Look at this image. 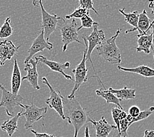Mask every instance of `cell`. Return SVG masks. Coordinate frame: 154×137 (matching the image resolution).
I'll list each match as a JSON object with an SVG mask.
<instances>
[{"label": "cell", "instance_id": "cell-2", "mask_svg": "<svg viewBox=\"0 0 154 137\" xmlns=\"http://www.w3.org/2000/svg\"><path fill=\"white\" fill-rule=\"evenodd\" d=\"M121 33V28H118L116 34L104 41L97 47L98 54L106 61L113 64L122 63V54L116 44L117 38Z\"/></svg>", "mask_w": 154, "mask_h": 137}, {"label": "cell", "instance_id": "cell-17", "mask_svg": "<svg viewBox=\"0 0 154 137\" xmlns=\"http://www.w3.org/2000/svg\"><path fill=\"white\" fill-rule=\"evenodd\" d=\"M117 69L121 71L136 73L146 78L154 77V69L148 66L140 65L134 68H125L119 65L117 67Z\"/></svg>", "mask_w": 154, "mask_h": 137}, {"label": "cell", "instance_id": "cell-26", "mask_svg": "<svg viewBox=\"0 0 154 137\" xmlns=\"http://www.w3.org/2000/svg\"><path fill=\"white\" fill-rule=\"evenodd\" d=\"M81 22H82V24L81 27L78 28V31H80L81 29L83 28H91L93 27V25L96 23V22H94L93 18L91 17L89 13L86 14L85 16H83L82 18H81Z\"/></svg>", "mask_w": 154, "mask_h": 137}, {"label": "cell", "instance_id": "cell-1", "mask_svg": "<svg viewBox=\"0 0 154 137\" xmlns=\"http://www.w3.org/2000/svg\"><path fill=\"white\" fill-rule=\"evenodd\" d=\"M64 106V114L69 124L74 128V137H78V132L84 125L89 123L90 112L83 108L75 98L68 99L62 96Z\"/></svg>", "mask_w": 154, "mask_h": 137}, {"label": "cell", "instance_id": "cell-33", "mask_svg": "<svg viewBox=\"0 0 154 137\" xmlns=\"http://www.w3.org/2000/svg\"><path fill=\"white\" fill-rule=\"evenodd\" d=\"M125 136H125V135H123L119 133L118 131H117L116 133H114L111 137H125Z\"/></svg>", "mask_w": 154, "mask_h": 137}, {"label": "cell", "instance_id": "cell-35", "mask_svg": "<svg viewBox=\"0 0 154 137\" xmlns=\"http://www.w3.org/2000/svg\"><path fill=\"white\" fill-rule=\"evenodd\" d=\"M85 137H91L89 133V129L88 127H86L85 130Z\"/></svg>", "mask_w": 154, "mask_h": 137}, {"label": "cell", "instance_id": "cell-13", "mask_svg": "<svg viewBox=\"0 0 154 137\" xmlns=\"http://www.w3.org/2000/svg\"><path fill=\"white\" fill-rule=\"evenodd\" d=\"M20 46L16 47L11 40H5L0 42V65L3 66L7 60H11L15 55Z\"/></svg>", "mask_w": 154, "mask_h": 137}, {"label": "cell", "instance_id": "cell-18", "mask_svg": "<svg viewBox=\"0 0 154 137\" xmlns=\"http://www.w3.org/2000/svg\"><path fill=\"white\" fill-rule=\"evenodd\" d=\"M152 23V21L150 18L148 17L147 11L144 9L143 11L139 14L138 21L137 27L135 29V31H138L139 32V34H147V32L150 30V24Z\"/></svg>", "mask_w": 154, "mask_h": 137}, {"label": "cell", "instance_id": "cell-9", "mask_svg": "<svg viewBox=\"0 0 154 137\" xmlns=\"http://www.w3.org/2000/svg\"><path fill=\"white\" fill-rule=\"evenodd\" d=\"M2 95L0 101V107H5L8 116L13 117L14 108L19 106L21 102L23 100V96L19 94H13L12 92L7 90L4 86L2 88Z\"/></svg>", "mask_w": 154, "mask_h": 137}, {"label": "cell", "instance_id": "cell-8", "mask_svg": "<svg viewBox=\"0 0 154 137\" xmlns=\"http://www.w3.org/2000/svg\"><path fill=\"white\" fill-rule=\"evenodd\" d=\"M42 80L44 84L49 87L50 90V97L46 99V103L50 108L55 110L62 119L65 120L66 117L64 114V106L63 101H62V96H63L61 94L60 91L57 92L54 89L45 77H43Z\"/></svg>", "mask_w": 154, "mask_h": 137}, {"label": "cell", "instance_id": "cell-12", "mask_svg": "<svg viewBox=\"0 0 154 137\" xmlns=\"http://www.w3.org/2000/svg\"><path fill=\"white\" fill-rule=\"evenodd\" d=\"M35 58L36 61H38V62H41L42 64L47 65L51 71L59 73L61 75H63L66 79L74 81L72 79V77L70 75H67L64 72L65 69H69L70 67V63L69 62H66L65 64H60V63L58 62L48 60L45 56L42 55H39L38 56H35Z\"/></svg>", "mask_w": 154, "mask_h": 137}, {"label": "cell", "instance_id": "cell-28", "mask_svg": "<svg viewBox=\"0 0 154 137\" xmlns=\"http://www.w3.org/2000/svg\"><path fill=\"white\" fill-rule=\"evenodd\" d=\"M93 0H79V7L86 9L87 10H93V11L98 15L97 11L94 8Z\"/></svg>", "mask_w": 154, "mask_h": 137}, {"label": "cell", "instance_id": "cell-37", "mask_svg": "<svg viewBox=\"0 0 154 137\" xmlns=\"http://www.w3.org/2000/svg\"><path fill=\"white\" fill-rule=\"evenodd\" d=\"M3 87V86L2 85V84H0V88H1V89H2Z\"/></svg>", "mask_w": 154, "mask_h": 137}, {"label": "cell", "instance_id": "cell-36", "mask_svg": "<svg viewBox=\"0 0 154 137\" xmlns=\"http://www.w3.org/2000/svg\"><path fill=\"white\" fill-rule=\"evenodd\" d=\"M32 3L33 5H34V6L39 7V5H38V0H32Z\"/></svg>", "mask_w": 154, "mask_h": 137}, {"label": "cell", "instance_id": "cell-32", "mask_svg": "<svg viewBox=\"0 0 154 137\" xmlns=\"http://www.w3.org/2000/svg\"><path fill=\"white\" fill-rule=\"evenodd\" d=\"M143 137H154V131L146 130Z\"/></svg>", "mask_w": 154, "mask_h": 137}, {"label": "cell", "instance_id": "cell-34", "mask_svg": "<svg viewBox=\"0 0 154 137\" xmlns=\"http://www.w3.org/2000/svg\"><path fill=\"white\" fill-rule=\"evenodd\" d=\"M152 28L153 29V32H152V50L153 51V52H154V24L152 26Z\"/></svg>", "mask_w": 154, "mask_h": 137}, {"label": "cell", "instance_id": "cell-40", "mask_svg": "<svg viewBox=\"0 0 154 137\" xmlns=\"http://www.w3.org/2000/svg\"><path fill=\"white\" fill-rule=\"evenodd\" d=\"M125 137H129V136H125Z\"/></svg>", "mask_w": 154, "mask_h": 137}, {"label": "cell", "instance_id": "cell-31", "mask_svg": "<svg viewBox=\"0 0 154 137\" xmlns=\"http://www.w3.org/2000/svg\"><path fill=\"white\" fill-rule=\"evenodd\" d=\"M148 7L149 8H150L152 9V15H153L154 16V2H149V5H148ZM154 24V19H153V21L152 22V23H151V24H150V27H149V28L151 29L152 28V26Z\"/></svg>", "mask_w": 154, "mask_h": 137}, {"label": "cell", "instance_id": "cell-15", "mask_svg": "<svg viewBox=\"0 0 154 137\" xmlns=\"http://www.w3.org/2000/svg\"><path fill=\"white\" fill-rule=\"evenodd\" d=\"M21 74L18 62L16 59L14 60L13 69L11 80V92L13 94L17 95L19 93L21 86Z\"/></svg>", "mask_w": 154, "mask_h": 137}, {"label": "cell", "instance_id": "cell-24", "mask_svg": "<svg viewBox=\"0 0 154 137\" xmlns=\"http://www.w3.org/2000/svg\"><path fill=\"white\" fill-rule=\"evenodd\" d=\"M13 34V28L11 24V17H7L0 27V39L7 38Z\"/></svg>", "mask_w": 154, "mask_h": 137}, {"label": "cell", "instance_id": "cell-20", "mask_svg": "<svg viewBox=\"0 0 154 137\" xmlns=\"http://www.w3.org/2000/svg\"><path fill=\"white\" fill-rule=\"evenodd\" d=\"M108 90L114 94L120 101L129 100V99H134L136 97V90L129 88L127 86H125L122 89L120 90H115L110 87L109 88Z\"/></svg>", "mask_w": 154, "mask_h": 137}, {"label": "cell", "instance_id": "cell-29", "mask_svg": "<svg viewBox=\"0 0 154 137\" xmlns=\"http://www.w3.org/2000/svg\"><path fill=\"white\" fill-rule=\"evenodd\" d=\"M140 112L141 111L138 106H133L129 109V115H130L131 117L134 118V117H137L138 115L140 114Z\"/></svg>", "mask_w": 154, "mask_h": 137}, {"label": "cell", "instance_id": "cell-38", "mask_svg": "<svg viewBox=\"0 0 154 137\" xmlns=\"http://www.w3.org/2000/svg\"><path fill=\"white\" fill-rule=\"evenodd\" d=\"M149 2H154V0H149Z\"/></svg>", "mask_w": 154, "mask_h": 137}, {"label": "cell", "instance_id": "cell-21", "mask_svg": "<svg viewBox=\"0 0 154 137\" xmlns=\"http://www.w3.org/2000/svg\"><path fill=\"white\" fill-rule=\"evenodd\" d=\"M125 9V8L122 9H121L119 10V11L125 17V20L127 23H128L130 25H131L132 27H133V28L132 29H130V30L125 31V34H128V33L129 32H134V30L137 28V24H138L139 13L137 11H133L130 13H126L124 11Z\"/></svg>", "mask_w": 154, "mask_h": 137}, {"label": "cell", "instance_id": "cell-16", "mask_svg": "<svg viewBox=\"0 0 154 137\" xmlns=\"http://www.w3.org/2000/svg\"><path fill=\"white\" fill-rule=\"evenodd\" d=\"M138 47H135L137 52H143L149 54L152 47V33L148 34H137Z\"/></svg>", "mask_w": 154, "mask_h": 137}, {"label": "cell", "instance_id": "cell-4", "mask_svg": "<svg viewBox=\"0 0 154 137\" xmlns=\"http://www.w3.org/2000/svg\"><path fill=\"white\" fill-rule=\"evenodd\" d=\"M93 32L91 33L89 36H82V38L84 40V45L87 47V52L86 55V60H89L93 68L94 71H95L94 66L93 65V62L91 59V54H92L93 51L95 47H97L100 46L102 43V42L106 40L105 34L103 30H99L98 29V23H96L93 25Z\"/></svg>", "mask_w": 154, "mask_h": 137}, {"label": "cell", "instance_id": "cell-11", "mask_svg": "<svg viewBox=\"0 0 154 137\" xmlns=\"http://www.w3.org/2000/svg\"><path fill=\"white\" fill-rule=\"evenodd\" d=\"M38 64V61L32 59L28 63L25 64L24 70L27 72V75L23 77L22 80H28L34 90H39L40 87L38 84L39 75L37 71Z\"/></svg>", "mask_w": 154, "mask_h": 137}, {"label": "cell", "instance_id": "cell-10", "mask_svg": "<svg viewBox=\"0 0 154 137\" xmlns=\"http://www.w3.org/2000/svg\"><path fill=\"white\" fill-rule=\"evenodd\" d=\"M53 44L45 40V37H44V31L43 29H42L41 32L39 33L37 38L34 40L31 47L28 49V56L25 59L24 64H26L28 63L29 61L32 60L33 56L37 53L40 52V51H43L45 49L51 50L53 49Z\"/></svg>", "mask_w": 154, "mask_h": 137}, {"label": "cell", "instance_id": "cell-6", "mask_svg": "<svg viewBox=\"0 0 154 137\" xmlns=\"http://www.w3.org/2000/svg\"><path fill=\"white\" fill-rule=\"evenodd\" d=\"M42 1L43 0H39V4L41 8L42 15V29L44 31V37L45 40L49 42L50 36L56 31L61 17H58L57 15L49 14L43 7Z\"/></svg>", "mask_w": 154, "mask_h": 137}, {"label": "cell", "instance_id": "cell-30", "mask_svg": "<svg viewBox=\"0 0 154 137\" xmlns=\"http://www.w3.org/2000/svg\"><path fill=\"white\" fill-rule=\"evenodd\" d=\"M31 132L33 133V134H34L35 137H58L54 135L47 134V133H39V132H36L35 130H33V129H32Z\"/></svg>", "mask_w": 154, "mask_h": 137}, {"label": "cell", "instance_id": "cell-39", "mask_svg": "<svg viewBox=\"0 0 154 137\" xmlns=\"http://www.w3.org/2000/svg\"><path fill=\"white\" fill-rule=\"evenodd\" d=\"M153 59H154V52H153Z\"/></svg>", "mask_w": 154, "mask_h": 137}, {"label": "cell", "instance_id": "cell-7", "mask_svg": "<svg viewBox=\"0 0 154 137\" xmlns=\"http://www.w3.org/2000/svg\"><path fill=\"white\" fill-rule=\"evenodd\" d=\"M87 52V49L83 51V58L80 64L77 65L75 69L72 70V73L74 74L75 80H74V86L73 90H72L71 93L68 96L67 98L73 99L75 98L76 92L79 90V87L83 83H87L88 80L87 77V72L88 69L86 67V55Z\"/></svg>", "mask_w": 154, "mask_h": 137}, {"label": "cell", "instance_id": "cell-23", "mask_svg": "<svg viewBox=\"0 0 154 137\" xmlns=\"http://www.w3.org/2000/svg\"><path fill=\"white\" fill-rule=\"evenodd\" d=\"M112 115L113 121L116 124L117 127V130L119 132V123L122 119H125L127 116V114L124 110L121 109L118 107H115V108L112 109Z\"/></svg>", "mask_w": 154, "mask_h": 137}, {"label": "cell", "instance_id": "cell-25", "mask_svg": "<svg viewBox=\"0 0 154 137\" xmlns=\"http://www.w3.org/2000/svg\"><path fill=\"white\" fill-rule=\"evenodd\" d=\"M153 113H154V107H151L147 109L142 111V112H140V114H139L137 117L133 118V120H132V121L131 122L130 125H131L134 123H136V122H138V121L147 119L149 116H151V115L153 114Z\"/></svg>", "mask_w": 154, "mask_h": 137}, {"label": "cell", "instance_id": "cell-27", "mask_svg": "<svg viewBox=\"0 0 154 137\" xmlns=\"http://www.w3.org/2000/svg\"><path fill=\"white\" fill-rule=\"evenodd\" d=\"M89 13V11L86 9L82 8V7H78V8L75 9L72 14L68 15H66L65 18L66 19L69 20L71 19V18H82L83 16H85L86 14Z\"/></svg>", "mask_w": 154, "mask_h": 137}, {"label": "cell", "instance_id": "cell-14", "mask_svg": "<svg viewBox=\"0 0 154 137\" xmlns=\"http://www.w3.org/2000/svg\"><path fill=\"white\" fill-rule=\"evenodd\" d=\"M90 123H92L95 128L97 137H108L112 131L117 129L116 126L109 124L104 117H102L98 121L91 119Z\"/></svg>", "mask_w": 154, "mask_h": 137}, {"label": "cell", "instance_id": "cell-19", "mask_svg": "<svg viewBox=\"0 0 154 137\" xmlns=\"http://www.w3.org/2000/svg\"><path fill=\"white\" fill-rule=\"evenodd\" d=\"M22 112H19L16 116H13L11 119L3 122L1 125L2 130L3 131H6L9 137H12L14 132L19 129V127H18V121H19V119L22 116Z\"/></svg>", "mask_w": 154, "mask_h": 137}, {"label": "cell", "instance_id": "cell-5", "mask_svg": "<svg viewBox=\"0 0 154 137\" xmlns=\"http://www.w3.org/2000/svg\"><path fill=\"white\" fill-rule=\"evenodd\" d=\"M19 106L24 109V112H22V116H24L26 118L24 123L26 129H29L36 122L43 119L47 112V107L39 108L34 104L33 101H32L31 105L25 106L20 103Z\"/></svg>", "mask_w": 154, "mask_h": 137}, {"label": "cell", "instance_id": "cell-22", "mask_svg": "<svg viewBox=\"0 0 154 137\" xmlns=\"http://www.w3.org/2000/svg\"><path fill=\"white\" fill-rule=\"evenodd\" d=\"M96 94L97 96L103 98L108 103H113L118 108L123 110V107L121 106L119 99L109 90L98 89L96 90Z\"/></svg>", "mask_w": 154, "mask_h": 137}, {"label": "cell", "instance_id": "cell-3", "mask_svg": "<svg viewBox=\"0 0 154 137\" xmlns=\"http://www.w3.org/2000/svg\"><path fill=\"white\" fill-rule=\"evenodd\" d=\"M61 23L57 25V28L60 29L62 46V51L65 52L69 44L76 42L83 44L80 42L78 37V24L75 18H72V21L67 22L63 18H60Z\"/></svg>", "mask_w": 154, "mask_h": 137}]
</instances>
